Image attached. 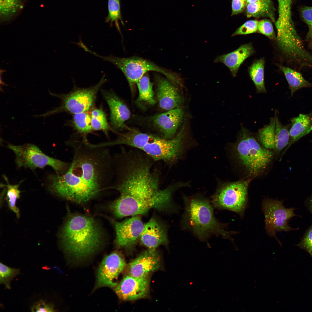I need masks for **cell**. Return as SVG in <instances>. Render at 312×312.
Wrapping results in <instances>:
<instances>
[{"mask_svg": "<svg viewBox=\"0 0 312 312\" xmlns=\"http://www.w3.org/2000/svg\"><path fill=\"white\" fill-rule=\"evenodd\" d=\"M309 47L312 51V40L309 42Z\"/></svg>", "mask_w": 312, "mask_h": 312, "instance_id": "7bdbcfd3", "label": "cell"}, {"mask_svg": "<svg viewBox=\"0 0 312 312\" xmlns=\"http://www.w3.org/2000/svg\"><path fill=\"white\" fill-rule=\"evenodd\" d=\"M102 236L100 227L92 218L75 214L67 220L61 238L64 250L79 259L85 258L96 251L101 244Z\"/></svg>", "mask_w": 312, "mask_h": 312, "instance_id": "3957f363", "label": "cell"}, {"mask_svg": "<svg viewBox=\"0 0 312 312\" xmlns=\"http://www.w3.org/2000/svg\"><path fill=\"white\" fill-rule=\"evenodd\" d=\"M254 53L251 43L244 44L231 52L217 56L214 62L223 63L228 68L233 76L235 77L241 65Z\"/></svg>", "mask_w": 312, "mask_h": 312, "instance_id": "ffe728a7", "label": "cell"}, {"mask_svg": "<svg viewBox=\"0 0 312 312\" xmlns=\"http://www.w3.org/2000/svg\"><path fill=\"white\" fill-rule=\"evenodd\" d=\"M108 14L106 18V22L109 23L112 25L113 23H115L118 31L120 30L118 21L120 20L122 22L120 13V5L119 0H108Z\"/></svg>", "mask_w": 312, "mask_h": 312, "instance_id": "d6a6232c", "label": "cell"}, {"mask_svg": "<svg viewBox=\"0 0 312 312\" xmlns=\"http://www.w3.org/2000/svg\"><path fill=\"white\" fill-rule=\"evenodd\" d=\"M25 0H0V18L2 23L9 22L23 8Z\"/></svg>", "mask_w": 312, "mask_h": 312, "instance_id": "cb8c5ba5", "label": "cell"}, {"mask_svg": "<svg viewBox=\"0 0 312 312\" xmlns=\"http://www.w3.org/2000/svg\"><path fill=\"white\" fill-rule=\"evenodd\" d=\"M149 276L138 278L130 275L125 276L114 288L119 298L124 301H131L144 298L149 289Z\"/></svg>", "mask_w": 312, "mask_h": 312, "instance_id": "5bb4252c", "label": "cell"}, {"mask_svg": "<svg viewBox=\"0 0 312 312\" xmlns=\"http://www.w3.org/2000/svg\"><path fill=\"white\" fill-rule=\"evenodd\" d=\"M246 0H232L231 16L241 13L246 7Z\"/></svg>", "mask_w": 312, "mask_h": 312, "instance_id": "ab89813d", "label": "cell"}, {"mask_svg": "<svg viewBox=\"0 0 312 312\" xmlns=\"http://www.w3.org/2000/svg\"><path fill=\"white\" fill-rule=\"evenodd\" d=\"M265 218V229L267 234L278 241L276 233L288 232L296 230L288 225L289 220L296 216L294 208H287L284 206L283 201L270 199H264L262 204Z\"/></svg>", "mask_w": 312, "mask_h": 312, "instance_id": "8fae6325", "label": "cell"}, {"mask_svg": "<svg viewBox=\"0 0 312 312\" xmlns=\"http://www.w3.org/2000/svg\"><path fill=\"white\" fill-rule=\"evenodd\" d=\"M291 121L290 140L283 154L293 144L312 130V116L310 114H300L298 116L292 118Z\"/></svg>", "mask_w": 312, "mask_h": 312, "instance_id": "44dd1931", "label": "cell"}, {"mask_svg": "<svg viewBox=\"0 0 312 312\" xmlns=\"http://www.w3.org/2000/svg\"><path fill=\"white\" fill-rule=\"evenodd\" d=\"M3 177L6 183V184H2V187H6L7 188L6 199L9 208L14 213L17 218L20 216L19 210L16 206V201L20 198L21 193L19 189L20 185L23 181H21L19 183L16 185H11L9 183L7 177L3 176Z\"/></svg>", "mask_w": 312, "mask_h": 312, "instance_id": "1f68e13d", "label": "cell"}, {"mask_svg": "<svg viewBox=\"0 0 312 312\" xmlns=\"http://www.w3.org/2000/svg\"><path fill=\"white\" fill-rule=\"evenodd\" d=\"M156 96L159 107L168 111L180 106L183 98L177 89L168 79L159 75L155 77Z\"/></svg>", "mask_w": 312, "mask_h": 312, "instance_id": "2e32d148", "label": "cell"}, {"mask_svg": "<svg viewBox=\"0 0 312 312\" xmlns=\"http://www.w3.org/2000/svg\"><path fill=\"white\" fill-rule=\"evenodd\" d=\"M7 147L15 154V162L19 167L34 169L49 166L56 174H61L67 170L70 166V164L47 155L32 144L15 145L8 144Z\"/></svg>", "mask_w": 312, "mask_h": 312, "instance_id": "9c48e42d", "label": "cell"}, {"mask_svg": "<svg viewBox=\"0 0 312 312\" xmlns=\"http://www.w3.org/2000/svg\"><path fill=\"white\" fill-rule=\"evenodd\" d=\"M126 265L124 259L118 252H113L106 256L97 270L96 288L115 287L118 283V278Z\"/></svg>", "mask_w": 312, "mask_h": 312, "instance_id": "7c38bea8", "label": "cell"}, {"mask_svg": "<svg viewBox=\"0 0 312 312\" xmlns=\"http://www.w3.org/2000/svg\"><path fill=\"white\" fill-rule=\"evenodd\" d=\"M277 112L275 116L272 118L267 125L259 130L258 136L259 140L262 146L270 150L275 148V125Z\"/></svg>", "mask_w": 312, "mask_h": 312, "instance_id": "83f0119b", "label": "cell"}, {"mask_svg": "<svg viewBox=\"0 0 312 312\" xmlns=\"http://www.w3.org/2000/svg\"><path fill=\"white\" fill-rule=\"evenodd\" d=\"M259 21L256 20L247 21L239 27L232 34V36L238 35L253 33L258 31Z\"/></svg>", "mask_w": 312, "mask_h": 312, "instance_id": "d590c367", "label": "cell"}, {"mask_svg": "<svg viewBox=\"0 0 312 312\" xmlns=\"http://www.w3.org/2000/svg\"><path fill=\"white\" fill-rule=\"evenodd\" d=\"M74 149L73 158L67 170L61 174L49 176V188L53 193L67 200L85 203L99 194L104 185L107 153L95 150L84 142Z\"/></svg>", "mask_w": 312, "mask_h": 312, "instance_id": "7a4b0ae2", "label": "cell"}, {"mask_svg": "<svg viewBox=\"0 0 312 312\" xmlns=\"http://www.w3.org/2000/svg\"><path fill=\"white\" fill-rule=\"evenodd\" d=\"M104 74L99 82L94 86L87 88H77L66 94H57L49 91L52 96L60 98V106L35 117L44 118L57 113L66 112L74 114L87 112L93 107L100 88L107 81Z\"/></svg>", "mask_w": 312, "mask_h": 312, "instance_id": "ba28073f", "label": "cell"}, {"mask_svg": "<svg viewBox=\"0 0 312 312\" xmlns=\"http://www.w3.org/2000/svg\"><path fill=\"white\" fill-rule=\"evenodd\" d=\"M278 16L275 23L276 29L290 28L294 26L291 18L292 0H277Z\"/></svg>", "mask_w": 312, "mask_h": 312, "instance_id": "d4e9b609", "label": "cell"}, {"mask_svg": "<svg viewBox=\"0 0 312 312\" xmlns=\"http://www.w3.org/2000/svg\"><path fill=\"white\" fill-rule=\"evenodd\" d=\"M132 216L121 222L109 219L114 226L115 243L118 247H131L140 238L144 224L138 215Z\"/></svg>", "mask_w": 312, "mask_h": 312, "instance_id": "4fadbf2b", "label": "cell"}, {"mask_svg": "<svg viewBox=\"0 0 312 312\" xmlns=\"http://www.w3.org/2000/svg\"><path fill=\"white\" fill-rule=\"evenodd\" d=\"M185 127L182 126L176 136L169 139L144 133L133 147L145 154L154 161L173 163L177 160L183 150Z\"/></svg>", "mask_w": 312, "mask_h": 312, "instance_id": "8992f818", "label": "cell"}, {"mask_svg": "<svg viewBox=\"0 0 312 312\" xmlns=\"http://www.w3.org/2000/svg\"><path fill=\"white\" fill-rule=\"evenodd\" d=\"M118 159L117 183L112 187L120 196L109 205L117 218L171 208L173 192L185 186L180 182L161 188L159 174L153 168L154 161L141 151L123 152Z\"/></svg>", "mask_w": 312, "mask_h": 312, "instance_id": "6da1fadb", "label": "cell"}, {"mask_svg": "<svg viewBox=\"0 0 312 312\" xmlns=\"http://www.w3.org/2000/svg\"><path fill=\"white\" fill-rule=\"evenodd\" d=\"M265 60L261 58L255 60L248 70L250 77L253 82L258 93L266 92L264 81Z\"/></svg>", "mask_w": 312, "mask_h": 312, "instance_id": "484cf974", "label": "cell"}, {"mask_svg": "<svg viewBox=\"0 0 312 312\" xmlns=\"http://www.w3.org/2000/svg\"><path fill=\"white\" fill-rule=\"evenodd\" d=\"M280 68L287 81L292 96L298 90L312 86V83L306 80L300 73L295 70L283 66H280Z\"/></svg>", "mask_w": 312, "mask_h": 312, "instance_id": "603a6c76", "label": "cell"}, {"mask_svg": "<svg viewBox=\"0 0 312 312\" xmlns=\"http://www.w3.org/2000/svg\"><path fill=\"white\" fill-rule=\"evenodd\" d=\"M289 125H284L279 121L277 114L276 117L275 125V148L277 154L288 146L290 140Z\"/></svg>", "mask_w": 312, "mask_h": 312, "instance_id": "f1b7e54d", "label": "cell"}, {"mask_svg": "<svg viewBox=\"0 0 312 312\" xmlns=\"http://www.w3.org/2000/svg\"><path fill=\"white\" fill-rule=\"evenodd\" d=\"M91 125L93 130L102 131L106 135L109 131L113 130L109 125L107 116L101 108H95L91 111Z\"/></svg>", "mask_w": 312, "mask_h": 312, "instance_id": "f546056e", "label": "cell"}, {"mask_svg": "<svg viewBox=\"0 0 312 312\" xmlns=\"http://www.w3.org/2000/svg\"><path fill=\"white\" fill-rule=\"evenodd\" d=\"M307 203L309 209L310 211L312 212V196L308 199Z\"/></svg>", "mask_w": 312, "mask_h": 312, "instance_id": "60d3db41", "label": "cell"}, {"mask_svg": "<svg viewBox=\"0 0 312 312\" xmlns=\"http://www.w3.org/2000/svg\"><path fill=\"white\" fill-rule=\"evenodd\" d=\"M257 31L271 40L276 39L272 24L269 19H265L259 21Z\"/></svg>", "mask_w": 312, "mask_h": 312, "instance_id": "8d00e7d4", "label": "cell"}, {"mask_svg": "<svg viewBox=\"0 0 312 312\" xmlns=\"http://www.w3.org/2000/svg\"><path fill=\"white\" fill-rule=\"evenodd\" d=\"M136 85L139 92L138 101L151 105L155 104L156 101L154 98L153 83L148 75H144L137 82Z\"/></svg>", "mask_w": 312, "mask_h": 312, "instance_id": "4316f807", "label": "cell"}, {"mask_svg": "<svg viewBox=\"0 0 312 312\" xmlns=\"http://www.w3.org/2000/svg\"><path fill=\"white\" fill-rule=\"evenodd\" d=\"M101 92L110 111V123L116 130L130 129L125 124L130 117L131 113L124 102L112 90H101Z\"/></svg>", "mask_w": 312, "mask_h": 312, "instance_id": "e0dca14e", "label": "cell"}, {"mask_svg": "<svg viewBox=\"0 0 312 312\" xmlns=\"http://www.w3.org/2000/svg\"><path fill=\"white\" fill-rule=\"evenodd\" d=\"M161 264L160 257L156 250L148 249L129 263V275L138 278L148 276L159 268Z\"/></svg>", "mask_w": 312, "mask_h": 312, "instance_id": "d6986e66", "label": "cell"}, {"mask_svg": "<svg viewBox=\"0 0 312 312\" xmlns=\"http://www.w3.org/2000/svg\"><path fill=\"white\" fill-rule=\"evenodd\" d=\"M239 163L250 175L255 176L263 172L270 163L273 153L261 146L250 131L242 127L235 148Z\"/></svg>", "mask_w": 312, "mask_h": 312, "instance_id": "5b68a950", "label": "cell"}, {"mask_svg": "<svg viewBox=\"0 0 312 312\" xmlns=\"http://www.w3.org/2000/svg\"><path fill=\"white\" fill-rule=\"evenodd\" d=\"M184 201V210L181 221L183 229L191 231L203 241L214 235L233 241L231 236L236 232L226 231L225 225L217 220L210 202L199 196L185 197Z\"/></svg>", "mask_w": 312, "mask_h": 312, "instance_id": "277c9868", "label": "cell"}, {"mask_svg": "<svg viewBox=\"0 0 312 312\" xmlns=\"http://www.w3.org/2000/svg\"><path fill=\"white\" fill-rule=\"evenodd\" d=\"M262 0H246V4L255 3Z\"/></svg>", "mask_w": 312, "mask_h": 312, "instance_id": "b9f144b4", "label": "cell"}, {"mask_svg": "<svg viewBox=\"0 0 312 312\" xmlns=\"http://www.w3.org/2000/svg\"><path fill=\"white\" fill-rule=\"evenodd\" d=\"M246 13L248 17H267L275 22V11L271 0H262L246 4Z\"/></svg>", "mask_w": 312, "mask_h": 312, "instance_id": "7402d4cb", "label": "cell"}, {"mask_svg": "<svg viewBox=\"0 0 312 312\" xmlns=\"http://www.w3.org/2000/svg\"><path fill=\"white\" fill-rule=\"evenodd\" d=\"M297 246L306 251L312 258V225L307 229Z\"/></svg>", "mask_w": 312, "mask_h": 312, "instance_id": "74e56055", "label": "cell"}, {"mask_svg": "<svg viewBox=\"0 0 312 312\" xmlns=\"http://www.w3.org/2000/svg\"><path fill=\"white\" fill-rule=\"evenodd\" d=\"M0 283L3 284L5 288L10 289L11 281L19 274L18 269L12 268L0 263Z\"/></svg>", "mask_w": 312, "mask_h": 312, "instance_id": "836d02e7", "label": "cell"}, {"mask_svg": "<svg viewBox=\"0 0 312 312\" xmlns=\"http://www.w3.org/2000/svg\"><path fill=\"white\" fill-rule=\"evenodd\" d=\"M54 310L53 304L42 300L35 303L31 309L33 312H53L55 311Z\"/></svg>", "mask_w": 312, "mask_h": 312, "instance_id": "f35d334b", "label": "cell"}, {"mask_svg": "<svg viewBox=\"0 0 312 312\" xmlns=\"http://www.w3.org/2000/svg\"><path fill=\"white\" fill-rule=\"evenodd\" d=\"M94 56L112 63L123 73L132 91H133L138 80L148 72L153 71L161 73L175 85L180 81L176 75L160 67L154 63L139 57H121L110 55L103 56L95 53Z\"/></svg>", "mask_w": 312, "mask_h": 312, "instance_id": "52a82bcc", "label": "cell"}, {"mask_svg": "<svg viewBox=\"0 0 312 312\" xmlns=\"http://www.w3.org/2000/svg\"><path fill=\"white\" fill-rule=\"evenodd\" d=\"M250 180H243L220 185L211 197L213 207L237 213L242 217L247 202Z\"/></svg>", "mask_w": 312, "mask_h": 312, "instance_id": "30bf717a", "label": "cell"}, {"mask_svg": "<svg viewBox=\"0 0 312 312\" xmlns=\"http://www.w3.org/2000/svg\"><path fill=\"white\" fill-rule=\"evenodd\" d=\"M140 239L142 245L153 250L161 245H167L169 242L166 226L155 218L144 224Z\"/></svg>", "mask_w": 312, "mask_h": 312, "instance_id": "ac0fdd59", "label": "cell"}, {"mask_svg": "<svg viewBox=\"0 0 312 312\" xmlns=\"http://www.w3.org/2000/svg\"><path fill=\"white\" fill-rule=\"evenodd\" d=\"M91 121V115L87 112L73 114L74 127L78 132L84 135L83 138H86V135L93 130Z\"/></svg>", "mask_w": 312, "mask_h": 312, "instance_id": "4dcf8cb0", "label": "cell"}, {"mask_svg": "<svg viewBox=\"0 0 312 312\" xmlns=\"http://www.w3.org/2000/svg\"><path fill=\"white\" fill-rule=\"evenodd\" d=\"M300 13L303 20L308 27L306 40L309 42L312 40V7L305 6L302 7Z\"/></svg>", "mask_w": 312, "mask_h": 312, "instance_id": "e575fe53", "label": "cell"}, {"mask_svg": "<svg viewBox=\"0 0 312 312\" xmlns=\"http://www.w3.org/2000/svg\"><path fill=\"white\" fill-rule=\"evenodd\" d=\"M183 115V108L178 107L154 116L152 122L161 137L171 139L181 124Z\"/></svg>", "mask_w": 312, "mask_h": 312, "instance_id": "9a60e30c", "label": "cell"}]
</instances>
